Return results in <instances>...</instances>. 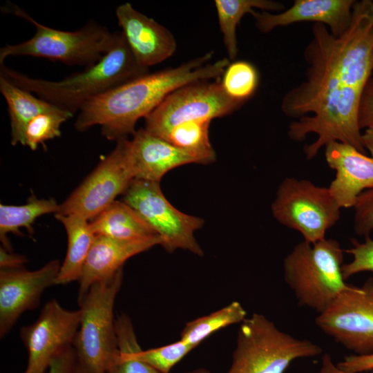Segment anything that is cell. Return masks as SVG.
Here are the masks:
<instances>
[{
    "instance_id": "obj_1",
    "label": "cell",
    "mask_w": 373,
    "mask_h": 373,
    "mask_svg": "<svg viewBox=\"0 0 373 373\" xmlns=\"http://www.w3.org/2000/svg\"><path fill=\"white\" fill-rule=\"evenodd\" d=\"M304 50L305 79L283 97L281 109L298 118L288 128L289 137L316 140L304 147L307 160L332 142L348 144L365 153L358 121L360 102L373 74V1H356L349 27L338 37L315 23Z\"/></svg>"
},
{
    "instance_id": "obj_2",
    "label": "cell",
    "mask_w": 373,
    "mask_h": 373,
    "mask_svg": "<svg viewBox=\"0 0 373 373\" xmlns=\"http://www.w3.org/2000/svg\"><path fill=\"white\" fill-rule=\"evenodd\" d=\"M213 52L178 67L147 73L118 86L87 103L75 122L78 131L98 125L102 135L116 142L135 133V124L145 118L175 90L190 83L220 77L229 64V58L206 64Z\"/></svg>"
},
{
    "instance_id": "obj_3",
    "label": "cell",
    "mask_w": 373,
    "mask_h": 373,
    "mask_svg": "<svg viewBox=\"0 0 373 373\" xmlns=\"http://www.w3.org/2000/svg\"><path fill=\"white\" fill-rule=\"evenodd\" d=\"M149 73L137 64L121 31L115 32L113 46L97 63L61 80L32 78L0 64V75L73 115L93 98Z\"/></svg>"
},
{
    "instance_id": "obj_4",
    "label": "cell",
    "mask_w": 373,
    "mask_h": 373,
    "mask_svg": "<svg viewBox=\"0 0 373 373\" xmlns=\"http://www.w3.org/2000/svg\"><path fill=\"white\" fill-rule=\"evenodd\" d=\"M3 10L33 24L35 32L28 40L1 47L0 64L10 56H30L88 68L97 63L115 42V32L94 21L77 30L64 31L39 23L13 3H6Z\"/></svg>"
},
{
    "instance_id": "obj_5",
    "label": "cell",
    "mask_w": 373,
    "mask_h": 373,
    "mask_svg": "<svg viewBox=\"0 0 373 373\" xmlns=\"http://www.w3.org/2000/svg\"><path fill=\"white\" fill-rule=\"evenodd\" d=\"M344 251L338 241L324 239L296 245L283 262L285 283L298 305L318 314L349 285L343 275Z\"/></svg>"
},
{
    "instance_id": "obj_6",
    "label": "cell",
    "mask_w": 373,
    "mask_h": 373,
    "mask_svg": "<svg viewBox=\"0 0 373 373\" xmlns=\"http://www.w3.org/2000/svg\"><path fill=\"white\" fill-rule=\"evenodd\" d=\"M322 352L318 345L295 338L264 315L254 314L241 323L227 373H284L294 361Z\"/></svg>"
},
{
    "instance_id": "obj_7",
    "label": "cell",
    "mask_w": 373,
    "mask_h": 373,
    "mask_svg": "<svg viewBox=\"0 0 373 373\" xmlns=\"http://www.w3.org/2000/svg\"><path fill=\"white\" fill-rule=\"evenodd\" d=\"M122 278L121 269L112 278L92 285L78 301L82 317L73 347L90 373H108L118 357L114 304Z\"/></svg>"
},
{
    "instance_id": "obj_8",
    "label": "cell",
    "mask_w": 373,
    "mask_h": 373,
    "mask_svg": "<svg viewBox=\"0 0 373 373\" xmlns=\"http://www.w3.org/2000/svg\"><path fill=\"white\" fill-rule=\"evenodd\" d=\"M271 209L279 223L314 244L326 238L327 231L338 221L341 208L328 187L290 177L278 186Z\"/></svg>"
},
{
    "instance_id": "obj_9",
    "label": "cell",
    "mask_w": 373,
    "mask_h": 373,
    "mask_svg": "<svg viewBox=\"0 0 373 373\" xmlns=\"http://www.w3.org/2000/svg\"><path fill=\"white\" fill-rule=\"evenodd\" d=\"M123 201L155 231L167 251L182 249L203 255L194 236L203 226V220L174 207L162 193L159 182L134 179L124 193Z\"/></svg>"
},
{
    "instance_id": "obj_10",
    "label": "cell",
    "mask_w": 373,
    "mask_h": 373,
    "mask_svg": "<svg viewBox=\"0 0 373 373\" xmlns=\"http://www.w3.org/2000/svg\"><path fill=\"white\" fill-rule=\"evenodd\" d=\"M315 323L353 354H373V278L359 287L349 285Z\"/></svg>"
},
{
    "instance_id": "obj_11",
    "label": "cell",
    "mask_w": 373,
    "mask_h": 373,
    "mask_svg": "<svg viewBox=\"0 0 373 373\" xmlns=\"http://www.w3.org/2000/svg\"><path fill=\"white\" fill-rule=\"evenodd\" d=\"M242 104L228 97L220 82H195L171 93L144 118V128L164 139L178 124L191 120H212L232 113Z\"/></svg>"
},
{
    "instance_id": "obj_12",
    "label": "cell",
    "mask_w": 373,
    "mask_h": 373,
    "mask_svg": "<svg viewBox=\"0 0 373 373\" xmlns=\"http://www.w3.org/2000/svg\"><path fill=\"white\" fill-rule=\"evenodd\" d=\"M128 141L116 142L111 153L59 204L55 214H77L92 220L126 192L134 180L127 157Z\"/></svg>"
},
{
    "instance_id": "obj_13",
    "label": "cell",
    "mask_w": 373,
    "mask_h": 373,
    "mask_svg": "<svg viewBox=\"0 0 373 373\" xmlns=\"http://www.w3.org/2000/svg\"><path fill=\"white\" fill-rule=\"evenodd\" d=\"M81 310L64 309L56 300L46 303L38 318L23 327L20 337L28 353L24 373H45L52 360L72 347L79 327Z\"/></svg>"
},
{
    "instance_id": "obj_14",
    "label": "cell",
    "mask_w": 373,
    "mask_h": 373,
    "mask_svg": "<svg viewBox=\"0 0 373 373\" xmlns=\"http://www.w3.org/2000/svg\"><path fill=\"white\" fill-rule=\"evenodd\" d=\"M61 267L52 260L42 267L0 271V336L3 338L26 311L37 307L44 291L55 285Z\"/></svg>"
},
{
    "instance_id": "obj_15",
    "label": "cell",
    "mask_w": 373,
    "mask_h": 373,
    "mask_svg": "<svg viewBox=\"0 0 373 373\" xmlns=\"http://www.w3.org/2000/svg\"><path fill=\"white\" fill-rule=\"evenodd\" d=\"M115 15L127 45L141 66L149 68L175 52L173 35L153 19L136 10L130 3L117 7Z\"/></svg>"
},
{
    "instance_id": "obj_16",
    "label": "cell",
    "mask_w": 373,
    "mask_h": 373,
    "mask_svg": "<svg viewBox=\"0 0 373 373\" xmlns=\"http://www.w3.org/2000/svg\"><path fill=\"white\" fill-rule=\"evenodd\" d=\"M325 157L335 171L328 186L331 195L341 209L354 207L363 192L373 189V157L339 142L325 146Z\"/></svg>"
},
{
    "instance_id": "obj_17",
    "label": "cell",
    "mask_w": 373,
    "mask_h": 373,
    "mask_svg": "<svg viewBox=\"0 0 373 373\" xmlns=\"http://www.w3.org/2000/svg\"><path fill=\"white\" fill-rule=\"evenodd\" d=\"M355 0H295L293 5L279 13L254 10L251 15L262 33L295 23L312 22L327 27L338 37L349 27Z\"/></svg>"
},
{
    "instance_id": "obj_18",
    "label": "cell",
    "mask_w": 373,
    "mask_h": 373,
    "mask_svg": "<svg viewBox=\"0 0 373 373\" xmlns=\"http://www.w3.org/2000/svg\"><path fill=\"white\" fill-rule=\"evenodd\" d=\"M127 157L134 179L160 182L169 171L188 164H202L196 155L180 149L145 128L128 141Z\"/></svg>"
},
{
    "instance_id": "obj_19",
    "label": "cell",
    "mask_w": 373,
    "mask_h": 373,
    "mask_svg": "<svg viewBox=\"0 0 373 373\" xmlns=\"http://www.w3.org/2000/svg\"><path fill=\"white\" fill-rule=\"evenodd\" d=\"M161 243L159 236L125 240L96 236L78 280V301L92 285L114 276L128 259Z\"/></svg>"
},
{
    "instance_id": "obj_20",
    "label": "cell",
    "mask_w": 373,
    "mask_h": 373,
    "mask_svg": "<svg viewBox=\"0 0 373 373\" xmlns=\"http://www.w3.org/2000/svg\"><path fill=\"white\" fill-rule=\"evenodd\" d=\"M96 236L133 240L159 236L131 207L114 201L89 222Z\"/></svg>"
},
{
    "instance_id": "obj_21",
    "label": "cell",
    "mask_w": 373,
    "mask_h": 373,
    "mask_svg": "<svg viewBox=\"0 0 373 373\" xmlns=\"http://www.w3.org/2000/svg\"><path fill=\"white\" fill-rule=\"evenodd\" d=\"M64 225L68 238L65 259L61 265L55 285H66L78 280L96 235L88 220L77 214H55Z\"/></svg>"
},
{
    "instance_id": "obj_22",
    "label": "cell",
    "mask_w": 373,
    "mask_h": 373,
    "mask_svg": "<svg viewBox=\"0 0 373 373\" xmlns=\"http://www.w3.org/2000/svg\"><path fill=\"white\" fill-rule=\"evenodd\" d=\"M0 92L8 106L11 127V144L25 146L28 123L37 115L61 109L23 90L0 75Z\"/></svg>"
},
{
    "instance_id": "obj_23",
    "label": "cell",
    "mask_w": 373,
    "mask_h": 373,
    "mask_svg": "<svg viewBox=\"0 0 373 373\" xmlns=\"http://www.w3.org/2000/svg\"><path fill=\"white\" fill-rule=\"evenodd\" d=\"M214 5L229 60L238 55L236 28L245 15H251L256 8L271 12L285 10L282 3L271 0H215Z\"/></svg>"
},
{
    "instance_id": "obj_24",
    "label": "cell",
    "mask_w": 373,
    "mask_h": 373,
    "mask_svg": "<svg viewBox=\"0 0 373 373\" xmlns=\"http://www.w3.org/2000/svg\"><path fill=\"white\" fill-rule=\"evenodd\" d=\"M59 204L53 198H30L23 205H0V238L3 247L12 252L11 245L6 235L12 233L21 235L19 229L26 228L30 234L33 233L32 224L41 216L57 213Z\"/></svg>"
},
{
    "instance_id": "obj_25",
    "label": "cell",
    "mask_w": 373,
    "mask_h": 373,
    "mask_svg": "<svg viewBox=\"0 0 373 373\" xmlns=\"http://www.w3.org/2000/svg\"><path fill=\"white\" fill-rule=\"evenodd\" d=\"M211 121L197 119L178 124L169 131L164 140L196 155L203 164L213 162L216 155L209 140Z\"/></svg>"
},
{
    "instance_id": "obj_26",
    "label": "cell",
    "mask_w": 373,
    "mask_h": 373,
    "mask_svg": "<svg viewBox=\"0 0 373 373\" xmlns=\"http://www.w3.org/2000/svg\"><path fill=\"white\" fill-rule=\"evenodd\" d=\"M247 318V312L238 301L209 315L187 323L181 334V341L194 348L214 332L235 323H242Z\"/></svg>"
},
{
    "instance_id": "obj_27",
    "label": "cell",
    "mask_w": 373,
    "mask_h": 373,
    "mask_svg": "<svg viewBox=\"0 0 373 373\" xmlns=\"http://www.w3.org/2000/svg\"><path fill=\"white\" fill-rule=\"evenodd\" d=\"M220 82L228 97L244 104L254 95L259 84V74L251 63L236 61L226 67Z\"/></svg>"
},
{
    "instance_id": "obj_28",
    "label": "cell",
    "mask_w": 373,
    "mask_h": 373,
    "mask_svg": "<svg viewBox=\"0 0 373 373\" xmlns=\"http://www.w3.org/2000/svg\"><path fill=\"white\" fill-rule=\"evenodd\" d=\"M73 114L58 109L35 117L28 124L25 133V146L35 151L39 144L61 135V126L73 117Z\"/></svg>"
},
{
    "instance_id": "obj_29",
    "label": "cell",
    "mask_w": 373,
    "mask_h": 373,
    "mask_svg": "<svg viewBox=\"0 0 373 373\" xmlns=\"http://www.w3.org/2000/svg\"><path fill=\"white\" fill-rule=\"evenodd\" d=\"M194 347L181 340L171 344L142 350L140 345L133 350L134 356L160 373H169L171 368Z\"/></svg>"
},
{
    "instance_id": "obj_30",
    "label": "cell",
    "mask_w": 373,
    "mask_h": 373,
    "mask_svg": "<svg viewBox=\"0 0 373 373\" xmlns=\"http://www.w3.org/2000/svg\"><path fill=\"white\" fill-rule=\"evenodd\" d=\"M117 344L119 356L108 373H160L134 356L133 350L139 345L133 329L119 331Z\"/></svg>"
},
{
    "instance_id": "obj_31",
    "label": "cell",
    "mask_w": 373,
    "mask_h": 373,
    "mask_svg": "<svg viewBox=\"0 0 373 373\" xmlns=\"http://www.w3.org/2000/svg\"><path fill=\"white\" fill-rule=\"evenodd\" d=\"M351 245V247L345 251L352 256V261L343 264L342 267L345 280L363 271L370 272L373 278V239L370 236L365 237L362 242L352 239Z\"/></svg>"
},
{
    "instance_id": "obj_32",
    "label": "cell",
    "mask_w": 373,
    "mask_h": 373,
    "mask_svg": "<svg viewBox=\"0 0 373 373\" xmlns=\"http://www.w3.org/2000/svg\"><path fill=\"white\" fill-rule=\"evenodd\" d=\"M353 208L355 233L364 237L370 236L373 231V189L363 192Z\"/></svg>"
},
{
    "instance_id": "obj_33",
    "label": "cell",
    "mask_w": 373,
    "mask_h": 373,
    "mask_svg": "<svg viewBox=\"0 0 373 373\" xmlns=\"http://www.w3.org/2000/svg\"><path fill=\"white\" fill-rule=\"evenodd\" d=\"M358 121L361 130L373 126V77L363 93L358 108Z\"/></svg>"
},
{
    "instance_id": "obj_34",
    "label": "cell",
    "mask_w": 373,
    "mask_h": 373,
    "mask_svg": "<svg viewBox=\"0 0 373 373\" xmlns=\"http://www.w3.org/2000/svg\"><path fill=\"white\" fill-rule=\"evenodd\" d=\"M337 367L346 373L373 372V354L367 355L350 354L336 364Z\"/></svg>"
},
{
    "instance_id": "obj_35",
    "label": "cell",
    "mask_w": 373,
    "mask_h": 373,
    "mask_svg": "<svg viewBox=\"0 0 373 373\" xmlns=\"http://www.w3.org/2000/svg\"><path fill=\"white\" fill-rule=\"evenodd\" d=\"M77 361L76 352L73 346L70 347L52 360L47 373H73Z\"/></svg>"
},
{
    "instance_id": "obj_36",
    "label": "cell",
    "mask_w": 373,
    "mask_h": 373,
    "mask_svg": "<svg viewBox=\"0 0 373 373\" xmlns=\"http://www.w3.org/2000/svg\"><path fill=\"white\" fill-rule=\"evenodd\" d=\"M27 260L25 256L12 254L3 247L0 249L1 269H12L22 268Z\"/></svg>"
},
{
    "instance_id": "obj_37",
    "label": "cell",
    "mask_w": 373,
    "mask_h": 373,
    "mask_svg": "<svg viewBox=\"0 0 373 373\" xmlns=\"http://www.w3.org/2000/svg\"><path fill=\"white\" fill-rule=\"evenodd\" d=\"M317 373H346L338 369L333 362L332 357L325 353L322 357L321 366ZM373 373V372H370Z\"/></svg>"
},
{
    "instance_id": "obj_38",
    "label": "cell",
    "mask_w": 373,
    "mask_h": 373,
    "mask_svg": "<svg viewBox=\"0 0 373 373\" xmlns=\"http://www.w3.org/2000/svg\"><path fill=\"white\" fill-rule=\"evenodd\" d=\"M362 140L365 149L368 151L370 156L373 157V126L365 129L362 133Z\"/></svg>"
},
{
    "instance_id": "obj_39",
    "label": "cell",
    "mask_w": 373,
    "mask_h": 373,
    "mask_svg": "<svg viewBox=\"0 0 373 373\" xmlns=\"http://www.w3.org/2000/svg\"><path fill=\"white\" fill-rule=\"evenodd\" d=\"M73 373H90L89 371L77 360Z\"/></svg>"
},
{
    "instance_id": "obj_40",
    "label": "cell",
    "mask_w": 373,
    "mask_h": 373,
    "mask_svg": "<svg viewBox=\"0 0 373 373\" xmlns=\"http://www.w3.org/2000/svg\"><path fill=\"white\" fill-rule=\"evenodd\" d=\"M187 373H210V372L204 369H198V370H195L194 371L189 372Z\"/></svg>"
}]
</instances>
